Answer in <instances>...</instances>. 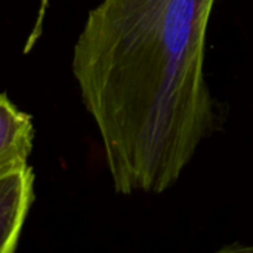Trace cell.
Returning a JSON list of instances; mask_svg holds the SVG:
<instances>
[{
    "instance_id": "7a4b0ae2",
    "label": "cell",
    "mask_w": 253,
    "mask_h": 253,
    "mask_svg": "<svg viewBox=\"0 0 253 253\" xmlns=\"http://www.w3.org/2000/svg\"><path fill=\"white\" fill-rule=\"evenodd\" d=\"M34 197V170L28 163L0 173V253L15 252Z\"/></svg>"
},
{
    "instance_id": "3957f363",
    "label": "cell",
    "mask_w": 253,
    "mask_h": 253,
    "mask_svg": "<svg viewBox=\"0 0 253 253\" xmlns=\"http://www.w3.org/2000/svg\"><path fill=\"white\" fill-rule=\"evenodd\" d=\"M34 123L6 93H0V173L28 163L34 144Z\"/></svg>"
},
{
    "instance_id": "6da1fadb",
    "label": "cell",
    "mask_w": 253,
    "mask_h": 253,
    "mask_svg": "<svg viewBox=\"0 0 253 253\" xmlns=\"http://www.w3.org/2000/svg\"><path fill=\"white\" fill-rule=\"evenodd\" d=\"M216 0H101L77 36L71 71L116 193L172 188L216 123L206 80Z\"/></svg>"
},
{
    "instance_id": "277c9868",
    "label": "cell",
    "mask_w": 253,
    "mask_h": 253,
    "mask_svg": "<svg viewBox=\"0 0 253 253\" xmlns=\"http://www.w3.org/2000/svg\"><path fill=\"white\" fill-rule=\"evenodd\" d=\"M240 251H245V252H249L251 251V252H253V246L252 248H240Z\"/></svg>"
}]
</instances>
